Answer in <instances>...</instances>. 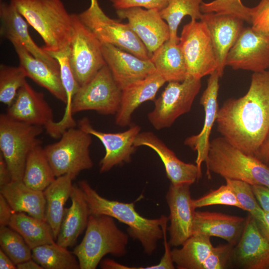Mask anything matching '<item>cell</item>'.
Returning <instances> with one entry per match:
<instances>
[{
    "label": "cell",
    "instance_id": "cell-35",
    "mask_svg": "<svg viewBox=\"0 0 269 269\" xmlns=\"http://www.w3.org/2000/svg\"><path fill=\"white\" fill-rule=\"evenodd\" d=\"M32 259L45 269H80L75 255L55 242L32 249Z\"/></svg>",
    "mask_w": 269,
    "mask_h": 269
},
{
    "label": "cell",
    "instance_id": "cell-49",
    "mask_svg": "<svg viewBox=\"0 0 269 269\" xmlns=\"http://www.w3.org/2000/svg\"><path fill=\"white\" fill-rule=\"evenodd\" d=\"M0 269H15L16 265L10 258L0 249Z\"/></svg>",
    "mask_w": 269,
    "mask_h": 269
},
{
    "label": "cell",
    "instance_id": "cell-36",
    "mask_svg": "<svg viewBox=\"0 0 269 269\" xmlns=\"http://www.w3.org/2000/svg\"><path fill=\"white\" fill-rule=\"evenodd\" d=\"M25 72L20 66L13 67L1 64L0 66V102L9 106L17 92L26 81Z\"/></svg>",
    "mask_w": 269,
    "mask_h": 269
},
{
    "label": "cell",
    "instance_id": "cell-50",
    "mask_svg": "<svg viewBox=\"0 0 269 269\" xmlns=\"http://www.w3.org/2000/svg\"><path fill=\"white\" fill-rule=\"evenodd\" d=\"M18 269H43V268L32 259L16 265Z\"/></svg>",
    "mask_w": 269,
    "mask_h": 269
},
{
    "label": "cell",
    "instance_id": "cell-10",
    "mask_svg": "<svg viewBox=\"0 0 269 269\" xmlns=\"http://www.w3.org/2000/svg\"><path fill=\"white\" fill-rule=\"evenodd\" d=\"M74 34L69 45V62L79 86L90 81L106 65L102 50V44L82 22L78 14L72 13Z\"/></svg>",
    "mask_w": 269,
    "mask_h": 269
},
{
    "label": "cell",
    "instance_id": "cell-11",
    "mask_svg": "<svg viewBox=\"0 0 269 269\" xmlns=\"http://www.w3.org/2000/svg\"><path fill=\"white\" fill-rule=\"evenodd\" d=\"M121 96L122 90L106 65L87 83L79 87L73 99L72 112L92 110L104 115H116Z\"/></svg>",
    "mask_w": 269,
    "mask_h": 269
},
{
    "label": "cell",
    "instance_id": "cell-48",
    "mask_svg": "<svg viewBox=\"0 0 269 269\" xmlns=\"http://www.w3.org/2000/svg\"><path fill=\"white\" fill-rule=\"evenodd\" d=\"M256 222L263 235L269 241V212L264 211L261 219Z\"/></svg>",
    "mask_w": 269,
    "mask_h": 269
},
{
    "label": "cell",
    "instance_id": "cell-33",
    "mask_svg": "<svg viewBox=\"0 0 269 269\" xmlns=\"http://www.w3.org/2000/svg\"><path fill=\"white\" fill-rule=\"evenodd\" d=\"M56 178L44 148L35 146L27 155L22 181L31 188L43 191Z\"/></svg>",
    "mask_w": 269,
    "mask_h": 269
},
{
    "label": "cell",
    "instance_id": "cell-24",
    "mask_svg": "<svg viewBox=\"0 0 269 269\" xmlns=\"http://www.w3.org/2000/svg\"><path fill=\"white\" fill-rule=\"evenodd\" d=\"M165 82V79L155 71L123 89L120 106L115 115L116 124L121 127L131 125L134 111L143 103L154 101L157 92Z\"/></svg>",
    "mask_w": 269,
    "mask_h": 269
},
{
    "label": "cell",
    "instance_id": "cell-1",
    "mask_svg": "<svg viewBox=\"0 0 269 269\" xmlns=\"http://www.w3.org/2000/svg\"><path fill=\"white\" fill-rule=\"evenodd\" d=\"M216 122L229 143L254 156L269 132V71L254 73L248 92L226 100Z\"/></svg>",
    "mask_w": 269,
    "mask_h": 269
},
{
    "label": "cell",
    "instance_id": "cell-34",
    "mask_svg": "<svg viewBox=\"0 0 269 269\" xmlns=\"http://www.w3.org/2000/svg\"><path fill=\"white\" fill-rule=\"evenodd\" d=\"M203 2V0H168L166 6L159 12L168 25L170 41L179 43L178 27L185 16H190L193 19H201L203 14L201 5Z\"/></svg>",
    "mask_w": 269,
    "mask_h": 269
},
{
    "label": "cell",
    "instance_id": "cell-46",
    "mask_svg": "<svg viewBox=\"0 0 269 269\" xmlns=\"http://www.w3.org/2000/svg\"><path fill=\"white\" fill-rule=\"evenodd\" d=\"M254 156L269 167V132Z\"/></svg>",
    "mask_w": 269,
    "mask_h": 269
},
{
    "label": "cell",
    "instance_id": "cell-26",
    "mask_svg": "<svg viewBox=\"0 0 269 269\" xmlns=\"http://www.w3.org/2000/svg\"><path fill=\"white\" fill-rule=\"evenodd\" d=\"M19 60V66L37 84L47 90L53 96L66 104V95L63 87L60 70L54 68L35 57L21 44L12 43Z\"/></svg>",
    "mask_w": 269,
    "mask_h": 269
},
{
    "label": "cell",
    "instance_id": "cell-17",
    "mask_svg": "<svg viewBox=\"0 0 269 269\" xmlns=\"http://www.w3.org/2000/svg\"><path fill=\"white\" fill-rule=\"evenodd\" d=\"M200 20L208 29L217 64L216 71L221 78L228 54L244 28V20L233 15L215 12L203 13Z\"/></svg>",
    "mask_w": 269,
    "mask_h": 269
},
{
    "label": "cell",
    "instance_id": "cell-27",
    "mask_svg": "<svg viewBox=\"0 0 269 269\" xmlns=\"http://www.w3.org/2000/svg\"><path fill=\"white\" fill-rule=\"evenodd\" d=\"M71 205L65 208L56 243L65 248L72 247L86 228L90 215L84 194L78 186L73 185L70 195Z\"/></svg>",
    "mask_w": 269,
    "mask_h": 269
},
{
    "label": "cell",
    "instance_id": "cell-40",
    "mask_svg": "<svg viewBox=\"0 0 269 269\" xmlns=\"http://www.w3.org/2000/svg\"><path fill=\"white\" fill-rule=\"evenodd\" d=\"M215 205L234 206L242 209L235 193L227 183L216 189L211 190L209 193L198 199H193V206L195 209Z\"/></svg>",
    "mask_w": 269,
    "mask_h": 269
},
{
    "label": "cell",
    "instance_id": "cell-5",
    "mask_svg": "<svg viewBox=\"0 0 269 269\" xmlns=\"http://www.w3.org/2000/svg\"><path fill=\"white\" fill-rule=\"evenodd\" d=\"M205 163L209 179L213 173L224 179L240 180L251 185L269 188V167L255 156L236 148L222 136L210 141Z\"/></svg>",
    "mask_w": 269,
    "mask_h": 269
},
{
    "label": "cell",
    "instance_id": "cell-4",
    "mask_svg": "<svg viewBox=\"0 0 269 269\" xmlns=\"http://www.w3.org/2000/svg\"><path fill=\"white\" fill-rule=\"evenodd\" d=\"M86 229L82 241L72 252L80 269H95L107 254L120 257L126 254L129 236L112 217L90 214Z\"/></svg>",
    "mask_w": 269,
    "mask_h": 269
},
{
    "label": "cell",
    "instance_id": "cell-14",
    "mask_svg": "<svg viewBox=\"0 0 269 269\" xmlns=\"http://www.w3.org/2000/svg\"><path fill=\"white\" fill-rule=\"evenodd\" d=\"M78 127L99 139L104 145L105 154L100 162V172L110 171L116 165L129 163L136 147L134 141L140 133L138 126H133L120 133H105L93 127L87 118H83L78 122Z\"/></svg>",
    "mask_w": 269,
    "mask_h": 269
},
{
    "label": "cell",
    "instance_id": "cell-28",
    "mask_svg": "<svg viewBox=\"0 0 269 269\" xmlns=\"http://www.w3.org/2000/svg\"><path fill=\"white\" fill-rule=\"evenodd\" d=\"M0 194L14 212L25 213L46 221V201L43 191L30 188L22 180L11 181L0 187Z\"/></svg>",
    "mask_w": 269,
    "mask_h": 269
},
{
    "label": "cell",
    "instance_id": "cell-25",
    "mask_svg": "<svg viewBox=\"0 0 269 269\" xmlns=\"http://www.w3.org/2000/svg\"><path fill=\"white\" fill-rule=\"evenodd\" d=\"M246 219L221 213L195 211L193 235L219 237L235 246L243 233Z\"/></svg>",
    "mask_w": 269,
    "mask_h": 269
},
{
    "label": "cell",
    "instance_id": "cell-8",
    "mask_svg": "<svg viewBox=\"0 0 269 269\" xmlns=\"http://www.w3.org/2000/svg\"><path fill=\"white\" fill-rule=\"evenodd\" d=\"M78 16L102 44L113 45L142 59H150L147 48L128 23H122L108 17L98 0Z\"/></svg>",
    "mask_w": 269,
    "mask_h": 269
},
{
    "label": "cell",
    "instance_id": "cell-52",
    "mask_svg": "<svg viewBox=\"0 0 269 269\" xmlns=\"http://www.w3.org/2000/svg\"></svg>",
    "mask_w": 269,
    "mask_h": 269
},
{
    "label": "cell",
    "instance_id": "cell-9",
    "mask_svg": "<svg viewBox=\"0 0 269 269\" xmlns=\"http://www.w3.org/2000/svg\"><path fill=\"white\" fill-rule=\"evenodd\" d=\"M201 87V79L189 75L182 81L168 82L147 115L153 127L157 130L170 127L179 117L189 112Z\"/></svg>",
    "mask_w": 269,
    "mask_h": 269
},
{
    "label": "cell",
    "instance_id": "cell-2",
    "mask_svg": "<svg viewBox=\"0 0 269 269\" xmlns=\"http://www.w3.org/2000/svg\"><path fill=\"white\" fill-rule=\"evenodd\" d=\"M13 5L40 35L47 52L69 46L73 37L72 14L61 0H10Z\"/></svg>",
    "mask_w": 269,
    "mask_h": 269
},
{
    "label": "cell",
    "instance_id": "cell-15",
    "mask_svg": "<svg viewBox=\"0 0 269 269\" xmlns=\"http://www.w3.org/2000/svg\"><path fill=\"white\" fill-rule=\"evenodd\" d=\"M190 185L171 184L166 195L170 221L168 242L173 247L182 246L193 235L195 209L191 197Z\"/></svg>",
    "mask_w": 269,
    "mask_h": 269
},
{
    "label": "cell",
    "instance_id": "cell-45",
    "mask_svg": "<svg viewBox=\"0 0 269 269\" xmlns=\"http://www.w3.org/2000/svg\"><path fill=\"white\" fill-rule=\"evenodd\" d=\"M13 213L5 199L0 194V229L8 226Z\"/></svg>",
    "mask_w": 269,
    "mask_h": 269
},
{
    "label": "cell",
    "instance_id": "cell-13",
    "mask_svg": "<svg viewBox=\"0 0 269 269\" xmlns=\"http://www.w3.org/2000/svg\"><path fill=\"white\" fill-rule=\"evenodd\" d=\"M226 66L254 73L269 70V37L252 27H244L229 51Z\"/></svg>",
    "mask_w": 269,
    "mask_h": 269
},
{
    "label": "cell",
    "instance_id": "cell-31",
    "mask_svg": "<svg viewBox=\"0 0 269 269\" xmlns=\"http://www.w3.org/2000/svg\"><path fill=\"white\" fill-rule=\"evenodd\" d=\"M19 233L31 249L55 242L53 231L45 220L23 212H14L8 226Z\"/></svg>",
    "mask_w": 269,
    "mask_h": 269
},
{
    "label": "cell",
    "instance_id": "cell-32",
    "mask_svg": "<svg viewBox=\"0 0 269 269\" xmlns=\"http://www.w3.org/2000/svg\"><path fill=\"white\" fill-rule=\"evenodd\" d=\"M213 247L210 236L194 234L181 248L171 251L172 261L178 269H202Z\"/></svg>",
    "mask_w": 269,
    "mask_h": 269
},
{
    "label": "cell",
    "instance_id": "cell-41",
    "mask_svg": "<svg viewBox=\"0 0 269 269\" xmlns=\"http://www.w3.org/2000/svg\"><path fill=\"white\" fill-rule=\"evenodd\" d=\"M234 246L228 243L213 247L206 259L202 269H224L233 260Z\"/></svg>",
    "mask_w": 269,
    "mask_h": 269
},
{
    "label": "cell",
    "instance_id": "cell-12",
    "mask_svg": "<svg viewBox=\"0 0 269 269\" xmlns=\"http://www.w3.org/2000/svg\"><path fill=\"white\" fill-rule=\"evenodd\" d=\"M179 44L184 57L188 75L201 79L217 70L212 41L204 22L191 19L184 25Z\"/></svg>",
    "mask_w": 269,
    "mask_h": 269
},
{
    "label": "cell",
    "instance_id": "cell-23",
    "mask_svg": "<svg viewBox=\"0 0 269 269\" xmlns=\"http://www.w3.org/2000/svg\"><path fill=\"white\" fill-rule=\"evenodd\" d=\"M6 114L17 121L45 129L54 121L52 110L43 94L34 90L26 81L8 107Z\"/></svg>",
    "mask_w": 269,
    "mask_h": 269
},
{
    "label": "cell",
    "instance_id": "cell-47",
    "mask_svg": "<svg viewBox=\"0 0 269 269\" xmlns=\"http://www.w3.org/2000/svg\"><path fill=\"white\" fill-rule=\"evenodd\" d=\"M12 181L8 166L2 155L0 153V187Z\"/></svg>",
    "mask_w": 269,
    "mask_h": 269
},
{
    "label": "cell",
    "instance_id": "cell-42",
    "mask_svg": "<svg viewBox=\"0 0 269 269\" xmlns=\"http://www.w3.org/2000/svg\"><path fill=\"white\" fill-rule=\"evenodd\" d=\"M252 28L269 37V0H261L253 7H250Z\"/></svg>",
    "mask_w": 269,
    "mask_h": 269
},
{
    "label": "cell",
    "instance_id": "cell-16",
    "mask_svg": "<svg viewBox=\"0 0 269 269\" xmlns=\"http://www.w3.org/2000/svg\"><path fill=\"white\" fill-rule=\"evenodd\" d=\"M121 19H127L128 24L152 54L170 38V31L166 22L159 11L133 7L116 10Z\"/></svg>",
    "mask_w": 269,
    "mask_h": 269
},
{
    "label": "cell",
    "instance_id": "cell-22",
    "mask_svg": "<svg viewBox=\"0 0 269 269\" xmlns=\"http://www.w3.org/2000/svg\"><path fill=\"white\" fill-rule=\"evenodd\" d=\"M0 34L10 42L21 44L33 56L60 70L57 60L32 40L24 17L10 3L0 4Z\"/></svg>",
    "mask_w": 269,
    "mask_h": 269
},
{
    "label": "cell",
    "instance_id": "cell-51",
    "mask_svg": "<svg viewBox=\"0 0 269 269\" xmlns=\"http://www.w3.org/2000/svg\"><path fill=\"white\" fill-rule=\"evenodd\" d=\"M97 1V0H91L90 4L92 5V4H94Z\"/></svg>",
    "mask_w": 269,
    "mask_h": 269
},
{
    "label": "cell",
    "instance_id": "cell-21",
    "mask_svg": "<svg viewBox=\"0 0 269 269\" xmlns=\"http://www.w3.org/2000/svg\"><path fill=\"white\" fill-rule=\"evenodd\" d=\"M218 73L215 71L210 75L206 89L200 99V104L203 107L205 117L201 132L197 134L188 137L184 141L185 145L196 151V164L201 171V165L206 161L210 147V135L219 110L218 96L219 89Z\"/></svg>",
    "mask_w": 269,
    "mask_h": 269
},
{
    "label": "cell",
    "instance_id": "cell-7",
    "mask_svg": "<svg viewBox=\"0 0 269 269\" xmlns=\"http://www.w3.org/2000/svg\"><path fill=\"white\" fill-rule=\"evenodd\" d=\"M91 135L75 127L65 131L60 139L46 145L44 151L56 177L71 174L76 177L93 165L90 154Z\"/></svg>",
    "mask_w": 269,
    "mask_h": 269
},
{
    "label": "cell",
    "instance_id": "cell-3",
    "mask_svg": "<svg viewBox=\"0 0 269 269\" xmlns=\"http://www.w3.org/2000/svg\"><path fill=\"white\" fill-rule=\"evenodd\" d=\"M78 185L84 194L90 214L107 215L125 224L129 236L141 243L146 254L150 256L154 252L158 241L163 237L162 224L167 217L163 215L157 219L144 218L135 210L134 203L105 198L86 180L79 181Z\"/></svg>",
    "mask_w": 269,
    "mask_h": 269
},
{
    "label": "cell",
    "instance_id": "cell-43",
    "mask_svg": "<svg viewBox=\"0 0 269 269\" xmlns=\"http://www.w3.org/2000/svg\"><path fill=\"white\" fill-rule=\"evenodd\" d=\"M116 10L133 7L160 11L167 5L168 0H109Z\"/></svg>",
    "mask_w": 269,
    "mask_h": 269
},
{
    "label": "cell",
    "instance_id": "cell-29",
    "mask_svg": "<svg viewBox=\"0 0 269 269\" xmlns=\"http://www.w3.org/2000/svg\"><path fill=\"white\" fill-rule=\"evenodd\" d=\"M76 178L71 174L58 177L44 191L46 201L45 219L50 226L56 240L65 209L66 202L70 198Z\"/></svg>",
    "mask_w": 269,
    "mask_h": 269
},
{
    "label": "cell",
    "instance_id": "cell-53",
    "mask_svg": "<svg viewBox=\"0 0 269 269\" xmlns=\"http://www.w3.org/2000/svg\"></svg>",
    "mask_w": 269,
    "mask_h": 269
},
{
    "label": "cell",
    "instance_id": "cell-18",
    "mask_svg": "<svg viewBox=\"0 0 269 269\" xmlns=\"http://www.w3.org/2000/svg\"><path fill=\"white\" fill-rule=\"evenodd\" d=\"M102 50L106 65L122 90L156 71L150 59H141L109 44H102Z\"/></svg>",
    "mask_w": 269,
    "mask_h": 269
},
{
    "label": "cell",
    "instance_id": "cell-39",
    "mask_svg": "<svg viewBox=\"0 0 269 269\" xmlns=\"http://www.w3.org/2000/svg\"><path fill=\"white\" fill-rule=\"evenodd\" d=\"M202 13L215 12L236 16L250 23V7L245 6L241 0H213L201 5Z\"/></svg>",
    "mask_w": 269,
    "mask_h": 269
},
{
    "label": "cell",
    "instance_id": "cell-38",
    "mask_svg": "<svg viewBox=\"0 0 269 269\" xmlns=\"http://www.w3.org/2000/svg\"><path fill=\"white\" fill-rule=\"evenodd\" d=\"M228 184L235 193L242 209L248 211L256 221L260 220L264 211L257 201L251 184L245 181L225 178Z\"/></svg>",
    "mask_w": 269,
    "mask_h": 269
},
{
    "label": "cell",
    "instance_id": "cell-44",
    "mask_svg": "<svg viewBox=\"0 0 269 269\" xmlns=\"http://www.w3.org/2000/svg\"><path fill=\"white\" fill-rule=\"evenodd\" d=\"M252 188L255 197L262 208L269 212V188L259 185H252Z\"/></svg>",
    "mask_w": 269,
    "mask_h": 269
},
{
    "label": "cell",
    "instance_id": "cell-20",
    "mask_svg": "<svg viewBox=\"0 0 269 269\" xmlns=\"http://www.w3.org/2000/svg\"><path fill=\"white\" fill-rule=\"evenodd\" d=\"M134 144L135 147H148L157 154L172 184L191 185L202 175L201 171L196 164L186 163L180 160L174 152L152 132H140L135 138Z\"/></svg>",
    "mask_w": 269,
    "mask_h": 269
},
{
    "label": "cell",
    "instance_id": "cell-30",
    "mask_svg": "<svg viewBox=\"0 0 269 269\" xmlns=\"http://www.w3.org/2000/svg\"><path fill=\"white\" fill-rule=\"evenodd\" d=\"M150 60L156 71L166 82L182 81L188 76L184 57L179 43L166 41L152 54Z\"/></svg>",
    "mask_w": 269,
    "mask_h": 269
},
{
    "label": "cell",
    "instance_id": "cell-19",
    "mask_svg": "<svg viewBox=\"0 0 269 269\" xmlns=\"http://www.w3.org/2000/svg\"><path fill=\"white\" fill-rule=\"evenodd\" d=\"M234 246L233 260L243 269H269V241L250 214L241 236Z\"/></svg>",
    "mask_w": 269,
    "mask_h": 269
},
{
    "label": "cell",
    "instance_id": "cell-6",
    "mask_svg": "<svg viewBox=\"0 0 269 269\" xmlns=\"http://www.w3.org/2000/svg\"><path fill=\"white\" fill-rule=\"evenodd\" d=\"M43 127L17 121L7 115H0V150L9 169L12 181L22 180L28 153L40 144L38 136Z\"/></svg>",
    "mask_w": 269,
    "mask_h": 269
},
{
    "label": "cell",
    "instance_id": "cell-37",
    "mask_svg": "<svg viewBox=\"0 0 269 269\" xmlns=\"http://www.w3.org/2000/svg\"><path fill=\"white\" fill-rule=\"evenodd\" d=\"M0 245L16 265L32 259V249L22 237L9 226L0 229Z\"/></svg>",
    "mask_w": 269,
    "mask_h": 269
}]
</instances>
